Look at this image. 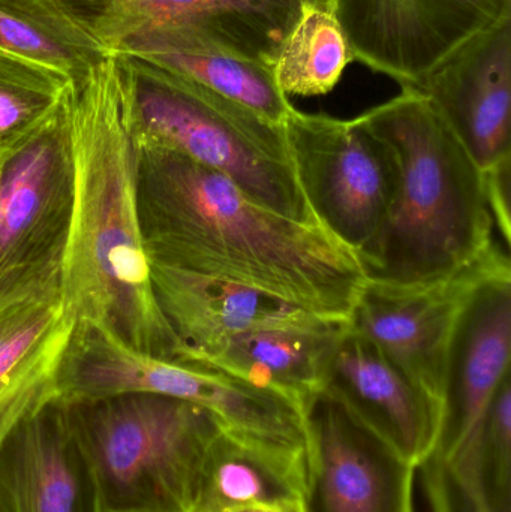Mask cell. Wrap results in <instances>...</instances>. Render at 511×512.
I'll list each match as a JSON object with an SVG mask.
<instances>
[{
    "label": "cell",
    "mask_w": 511,
    "mask_h": 512,
    "mask_svg": "<svg viewBox=\"0 0 511 512\" xmlns=\"http://www.w3.org/2000/svg\"><path fill=\"white\" fill-rule=\"evenodd\" d=\"M111 56L137 147L191 159L224 174L266 209L320 225L300 191L284 125L137 57Z\"/></svg>",
    "instance_id": "cell-4"
},
{
    "label": "cell",
    "mask_w": 511,
    "mask_h": 512,
    "mask_svg": "<svg viewBox=\"0 0 511 512\" xmlns=\"http://www.w3.org/2000/svg\"><path fill=\"white\" fill-rule=\"evenodd\" d=\"M510 162L511 158H507L482 171L486 204L507 248L510 246Z\"/></svg>",
    "instance_id": "cell-25"
},
{
    "label": "cell",
    "mask_w": 511,
    "mask_h": 512,
    "mask_svg": "<svg viewBox=\"0 0 511 512\" xmlns=\"http://www.w3.org/2000/svg\"><path fill=\"white\" fill-rule=\"evenodd\" d=\"M0 51L71 83L110 56L50 0H0Z\"/></svg>",
    "instance_id": "cell-21"
},
{
    "label": "cell",
    "mask_w": 511,
    "mask_h": 512,
    "mask_svg": "<svg viewBox=\"0 0 511 512\" xmlns=\"http://www.w3.org/2000/svg\"><path fill=\"white\" fill-rule=\"evenodd\" d=\"M72 201L65 102L38 134L0 162V279L62 255Z\"/></svg>",
    "instance_id": "cell-12"
},
{
    "label": "cell",
    "mask_w": 511,
    "mask_h": 512,
    "mask_svg": "<svg viewBox=\"0 0 511 512\" xmlns=\"http://www.w3.org/2000/svg\"><path fill=\"white\" fill-rule=\"evenodd\" d=\"M108 54L152 27H186L222 50L275 69L285 42L329 0H50Z\"/></svg>",
    "instance_id": "cell-7"
},
{
    "label": "cell",
    "mask_w": 511,
    "mask_h": 512,
    "mask_svg": "<svg viewBox=\"0 0 511 512\" xmlns=\"http://www.w3.org/2000/svg\"><path fill=\"white\" fill-rule=\"evenodd\" d=\"M511 268L480 283L459 312L447 354L438 436L480 432L486 411L510 375Z\"/></svg>",
    "instance_id": "cell-17"
},
{
    "label": "cell",
    "mask_w": 511,
    "mask_h": 512,
    "mask_svg": "<svg viewBox=\"0 0 511 512\" xmlns=\"http://www.w3.org/2000/svg\"><path fill=\"white\" fill-rule=\"evenodd\" d=\"M321 390L341 400L416 468L434 447L440 406L348 324L327 358Z\"/></svg>",
    "instance_id": "cell-16"
},
{
    "label": "cell",
    "mask_w": 511,
    "mask_h": 512,
    "mask_svg": "<svg viewBox=\"0 0 511 512\" xmlns=\"http://www.w3.org/2000/svg\"><path fill=\"white\" fill-rule=\"evenodd\" d=\"M111 54L152 63L249 108L275 125H284L294 108L276 86L272 69L234 56L176 24L144 30Z\"/></svg>",
    "instance_id": "cell-18"
},
{
    "label": "cell",
    "mask_w": 511,
    "mask_h": 512,
    "mask_svg": "<svg viewBox=\"0 0 511 512\" xmlns=\"http://www.w3.org/2000/svg\"><path fill=\"white\" fill-rule=\"evenodd\" d=\"M65 403L101 512L194 510L207 448L222 430L210 412L159 394Z\"/></svg>",
    "instance_id": "cell-5"
},
{
    "label": "cell",
    "mask_w": 511,
    "mask_h": 512,
    "mask_svg": "<svg viewBox=\"0 0 511 512\" xmlns=\"http://www.w3.org/2000/svg\"><path fill=\"white\" fill-rule=\"evenodd\" d=\"M137 150L138 216L152 264L242 283L317 315L348 319L366 277L332 234L266 209L191 159Z\"/></svg>",
    "instance_id": "cell-1"
},
{
    "label": "cell",
    "mask_w": 511,
    "mask_h": 512,
    "mask_svg": "<svg viewBox=\"0 0 511 512\" xmlns=\"http://www.w3.org/2000/svg\"><path fill=\"white\" fill-rule=\"evenodd\" d=\"M482 487L491 512H511V382L495 391L482 438Z\"/></svg>",
    "instance_id": "cell-24"
},
{
    "label": "cell",
    "mask_w": 511,
    "mask_h": 512,
    "mask_svg": "<svg viewBox=\"0 0 511 512\" xmlns=\"http://www.w3.org/2000/svg\"><path fill=\"white\" fill-rule=\"evenodd\" d=\"M303 512H416V466L318 390L303 402Z\"/></svg>",
    "instance_id": "cell-8"
},
{
    "label": "cell",
    "mask_w": 511,
    "mask_h": 512,
    "mask_svg": "<svg viewBox=\"0 0 511 512\" xmlns=\"http://www.w3.org/2000/svg\"><path fill=\"white\" fill-rule=\"evenodd\" d=\"M305 453L221 432L207 448L192 512L302 504Z\"/></svg>",
    "instance_id": "cell-19"
},
{
    "label": "cell",
    "mask_w": 511,
    "mask_h": 512,
    "mask_svg": "<svg viewBox=\"0 0 511 512\" xmlns=\"http://www.w3.org/2000/svg\"><path fill=\"white\" fill-rule=\"evenodd\" d=\"M159 309L179 342L177 357L257 331H321L348 319L309 312L269 292L219 277L152 264Z\"/></svg>",
    "instance_id": "cell-14"
},
{
    "label": "cell",
    "mask_w": 511,
    "mask_h": 512,
    "mask_svg": "<svg viewBox=\"0 0 511 512\" xmlns=\"http://www.w3.org/2000/svg\"><path fill=\"white\" fill-rule=\"evenodd\" d=\"M480 171L511 158V18L479 33L419 86Z\"/></svg>",
    "instance_id": "cell-13"
},
{
    "label": "cell",
    "mask_w": 511,
    "mask_h": 512,
    "mask_svg": "<svg viewBox=\"0 0 511 512\" xmlns=\"http://www.w3.org/2000/svg\"><path fill=\"white\" fill-rule=\"evenodd\" d=\"M351 60L347 39L330 8L312 9L285 42L273 77L287 98L326 95Z\"/></svg>",
    "instance_id": "cell-22"
},
{
    "label": "cell",
    "mask_w": 511,
    "mask_h": 512,
    "mask_svg": "<svg viewBox=\"0 0 511 512\" xmlns=\"http://www.w3.org/2000/svg\"><path fill=\"white\" fill-rule=\"evenodd\" d=\"M228 512H303L302 504L275 505V507H249Z\"/></svg>",
    "instance_id": "cell-26"
},
{
    "label": "cell",
    "mask_w": 511,
    "mask_h": 512,
    "mask_svg": "<svg viewBox=\"0 0 511 512\" xmlns=\"http://www.w3.org/2000/svg\"><path fill=\"white\" fill-rule=\"evenodd\" d=\"M285 138L300 191L321 228L354 255L383 227L398 183L395 155L362 117L342 120L293 108Z\"/></svg>",
    "instance_id": "cell-6"
},
{
    "label": "cell",
    "mask_w": 511,
    "mask_h": 512,
    "mask_svg": "<svg viewBox=\"0 0 511 512\" xmlns=\"http://www.w3.org/2000/svg\"><path fill=\"white\" fill-rule=\"evenodd\" d=\"M354 60L416 87L465 42L511 18V0H329Z\"/></svg>",
    "instance_id": "cell-10"
},
{
    "label": "cell",
    "mask_w": 511,
    "mask_h": 512,
    "mask_svg": "<svg viewBox=\"0 0 511 512\" xmlns=\"http://www.w3.org/2000/svg\"><path fill=\"white\" fill-rule=\"evenodd\" d=\"M506 268L509 251L495 242L476 261L435 282L404 288L366 282L348 327L374 343L441 408L459 312L480 283Z\"/></svg>",
    "instance_id": "cell-9"
},
{
    "label": "cell",
    "mask_w": 511,
    "mask_h": 512,
    "mask_svg": "<svg viewBox=\"0 0 511 512\" xmlns=\"http://www.w3.org/2000/svg\"><path fill=\"white\" fill-rule=\"evenodd\" d=\"M0 512H101L92 468L59 397L0 442Z\"/></svg>",
    "instance_id": "cell-15"
},
{
    "label": "cell",
    "mask_w": 511,
    "mask_h": 512,
    "mask_svg": "<svg viewBox=\"0 0 511 512\" xmlns=\"http://www.w3.org/2000/svg\"><path fill=\"white\" fill-rule=\"evenodd\" d=\"M69 86L63 75L0 51V162L62 110Z\"/></svg>",
    "instance_id": "cell-23"
},
{
    "label": "cell",
    "mask_w": 511,
    "mask_h": 512,
    "mask_svg": "<svg viewBox=\"0 0 511 512\" xmlns=\"http://www.w3.org/2000/svg\"><path fill=\"white\" fill-rule=\"evenodd\" d=\"M348 321L321 331H257L182 355L207 361L258 387L303 402L323 387L324 366Z\"/></svg>",
    "instance_id": "cell-20"
},
{
    "label": "cell",
    "mask_w": 511,
    "mask_h": 512,
    "mask_svg": "<svg viewBox=\"0 0 511 512\" xmlns=\"http://www.w3.org/2000/svg\"><path fill=\"white\" fill-rule=\"evenodd\" d=\"M74 201L60 258V288L77 321L105 325L134 348L176 358L179 342L152 285L137 201L138 150L116 57L108 56L66 98Z\"/></svg>",
    "instance_id": "cell-2"
},
{
    "label": "cell",
    "mask_w": 511,
    "mask_h": 512,
    "mask_svg": "<svg viewBox=\"0 0 511 512\" xmlns=\"http://www.w3.org/2000/svg\"><path fill=\"white\" fill-rule=\"evenodd\" d=\"M60 258L0 279V442L57 397L77 325L60 288Z\"/></svg>",
    "instance_id": "cell-11"
},
{
    "label": "cell",
    "mask_w": 511,
    "mask_h": 512,
    "mask_svg": "<svg viewBox=\"0 0 511 512\" xmlns=\"http://www.w3.org/2000/svg\"><path fill=\"white\" fill-rule=\"evenodd\" d=\"M395 155L398 183L383 227L357 255L366 282L419 286L444 279L494 245L482 171L429 99L401 95L363 113Z\"/></svg>",
    "instance_id": "cell-3"
}]
</instances>
